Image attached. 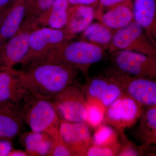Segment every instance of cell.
<instances>
[{
  "label": "cell",
  "instance_id": "obj_2",
  "mask_svg": "<svg viewBox=\"0 0 156 156\" xmlns=\"http://www.w3.org/2000/svg\"><path fill=\"white\" fill-rule=\"evenodd\" d=\"M104 57L103 50L97 44L84 41H68L50 51L41 60L31 65L42 63L64 65L87 75L90 66L101 61Z\"/></svg>",
  "mask_w": 156,
  "mask_h": 156
},
{
  "label": "cell",
  "instance_id": "obj_10",
  "mask_svg": "<svg viewBox=\"0 0 156 156\" xmlns=\"http://www.w3.org/2000/svg\"><path fill=\"white\" fill-rule=\"evenodd\" d=\"M111 76L119 82L124 92L142 107H156V79L132 76L119 70Z\"/></svg>",
  "mask_w": 156,
  "mask_h": 156
},
{
  "label": "cell",
  "instance_id": "obj_29",
  "mask_svg": "<svg viewBox=\"0 0 156 156\" xmlns=\"http://www.w3.org/2000/svg\"><path fill=\"white\" fill-rule=\"evenodd\" d=\"M121 143V147L117 156H138L143 155L141 147H137L132 143L125 142Z\"/></svg>",
  "mask_w": 156,
  "mask_h": 156
},
{
  "label": "cell",
  "instance_id": "obj_37",
  "mask_svg": "<svg viewBox=\"0 0 156 156\" xmlns=\"http://www.w3.org/2000/svg\"><path fill=\"white\" fill-rule=\"evenodd\" d=\"M2 66H1V63H0V71L2 70Z\"/></svg>",
  "mask_w": 156,
  "mask_h": 156
},
{
  "label": "cell",
  "instance_id": "obj_27",
  "mask_svg": "<svg viewBox=\"0 0 156 156\" xmlns=\"http://www.w3.org/2000/svg\"><path fill=\"white\" fill-rule=\"evenodd\" d=\"M136 136L143 146L156 145V129L139 126Z\"/></svg>",
  "mask_w": 156,
  "mask_h": 156
},
{
  "label": "cell",
  "instance_id": "obj_33",
  "mask_svg": "<svg viewBox=\"0 0 156 156\" xmlns=\"http://www.w3.org/2000/svg\"><path fill=\"white\" fill-rule=\"evenodd\" d=\"M14 0H0V12H6Z\"/></svg>",
  "mask_w": 156,
  "mask_h": 156
},
{
  "label": "cell",
  "instance_id": "obj_13",
  "mask_svg": "<svg viewBox=\"0 0 156 156\" xmlns=\"http://www.w3.org/2000/svg\"><path fill=\"white\" fill-rule=\"evenodd\" d=\"M20 105L13 103L0 104V138L9 139L22 131L24 125Z\"/></svg>",
  "mask_w": 156,
  "mask_h": 156
},
{
  "label": "cell",
  "instance_id": "obj_26",
  "mask_svg": "<svg viewBox=\"0 0 156 156\" xmlns=\"http://www.w3.org/2000/svg\"><path fill=\"white\" fill-rule=\"evenodd\" d=\"M121 143L112 145L101 146L91 144L87 148L84 156H115L121 147Z\"/></svg>",
  "mask_w": 156,
  "mask_h": 156
},
{
  "label": "cell",
  "instance_id": "obj_32",
  "mask_svg": "<svg viewBox=\"0 0 156 156\" xmlns=\"http://www.w3.org/2000/svg\"><path fill=\"white\" fill-rule=\"evenodd\" d=\"M69 2L71 5H86L94 7L99 4L100 0H69Z\"/></svg>",
  "mask_w": 156,
  "mask_h": 156
},
{
  "label": "cell",
  "instance_id": "obj_36",
  "mask_svg": "<svg viewBox=\"0 0 156 156\" xmlns=\"http://www.w3.org/2000/svg\"><path fill=\"white\" fill-rule=\"evenodd\" d=\"M5 43L6 42H4V41L0 38V52H1V50L2 49L3 47H4V45H5Z\"/></svg>",
  "mask_w": 156,
  "mask_h": 156
},
{
  "label": "cell",
  "instance_id": "obj_8",
  "mask_svg": "<svg viewBox=\"0 0 156 156\" xmlns=\"http://www.w3.org/2000/svg\"><path fill=\"white\" fill-rule=\"evenodd\" d=\"M112 60L118 70L123 73L156 80V56L122 50L113 53Z\"/></svg>",
  "mask_w": 156,
  "mask_h": 156
},
{
  "label": "cell",
  "instance_id": "obj_24",
  "mask_svg": "<svg viewBox=\"0 0 156 156\" xmlns=\"http://www.w3.org/2000/svg\"><path fill=\"white\" fill-rule=\"evenodd\" d=\"M55 0H26V12L24 20L37 23L50 9Z\"/></svg>",
  "mask_w": 156,
  "mask_h": 156
},
{
  "label": "cell",
  "instance_id": "obj_4",
  "mask_svg": "<svg viewBox=\"0 0 156 156\" xmlns=\"http://www.w3.org/2000/svg\"><path fill=\"white\" fill-rule=\"evenodd\" d=\"M73 37L64 28L56 29L39 27L33 31L29 40V49L21 64L22 68L36 63L50 51Z\"/></svg>",
  "mask_w": 156,
  "mask_h": 156
},
{
  "label": "cell",
  "instance_id": "obj_25",
  "mask_svg": "<svg viewBox=\"0 0 156 156\" xmlns=\"http://www.w3.org/2000/svg\"><path fill=\"white\" fill-rule=\"evenodd\" d=\"M50 137L52 140V146L48 156H76L62 138L60 131Z\"/></svg>",
  "mask_w": 156,
  "mask_h": 156
},
{
  "label": "cell",
  "instance_id": "obj_18",
  "mask_svg": "<svg viewBox=\"0 0 156 156\" xmlns=\"http://www.w3.org/2000/svg\"><path fill=\"white\" fill-rule=\"evenodd\" d=\"M69 5V0H55L48 11L37 21L38 27L56 29L64 28L67 22Z\"/></svg>",
  "mask_w": 156,
  "mask_h": 156
},
{
  "label": "cell",
  "instance_id": "obj_34",
  "mask_svg": "<svg viewBox=\"0 0 156 156\" xmlns=\"http://www.w3.org/2000/svg\"><path fill=\"white\" fill-rule=\"evenodd\" d=\"M27 154L25 151L21 150H13L10 152L8 156H27Z\"/></svg>",
  "mask_w": 156,
  "mask_h": 156
},
{
  "label": "cell",
  "instance_id": "obj_11",
  "mask_svg": "<svg viewBox=\"0 0 156 156\" xmlns=\"http://www.w3.org/2000/svg\"><path fill=\"white\" fill-rule=\"evenodd\" d=\"M79 87L87 99L98 101L106 108L124 93L119 82L112 76L89 78L85 83Z\"/></svg>",
  "mask_w": 156,
  "mask_h": 156
},
{
  "label": "cell",
  "instance_id": "obj_5",
  "mask_svg": "<svg viewBox=\"0 0 156 156\" xmlns=\"http://www.w3.org/2000/svg\"><path fill=\"white\" fill-rule=\"evenodd\" d=\"M108 46L111 53L128 50L156 56V47L142 27L134 20L127 26L118 30L113 35Z\"/></svg>",
  "mask_w": 156,
  "mask_h": 156
},
{
  "label": "cell",
  "instance_id": "obj_30",
  "mask_svg": "<svg viewBox=\"0 0 156 156\" xmlns=\"http://www.w3.org/2000/svg\"><path fill=\"white\" fill-rule=\"evenodd\" d=\"M99 5L101 7L109 8V9L115 6L122 5H127L133 8L131 0H100Z\"/></svg>",
  "mask_w": 156,
  "mask_h": 156
},
{
  "label": "cell",
  "instance_id": "obj_3",
  "mask_svg": "<svg viewBox=\"0 0 156 156\" xmlns=\"http://www.w3.org/2000/svg\"><path fill=\"white\" fill-rule=\"evenodd\" d=\"M20 106L24 123L32 131L50 136L60 131V117L52 101L36 98L28 92Z\"/></svg>",
  "mask_w": 156,
  "mask_h": 156
},
{
  "label": "cell",
  "instance_id": "obj_28",
  "mask_svg": "<svg viewBox=\"0 0 156 156\" xmlns=\"http://www.w3.org/2000/svg\"><path fill=\"white\" fill-rule=\"evenodd\" d=\"M140 126L156 129V107L147 108L139 118Z\"/></svg>",
  "mask_w": 156,
  "mask_h": 156
},
{
  "label": "cell",
  "instance_id": "obj_15",
  "mask_svg": "<svg viewBox=\"0 0 156 156\" xmlns=\"http://www.w3.org/2000/svg\"><path fill=\"white\" fill-rule=\"evenodd\" d=\"M28 93L20 87L13 68L0 71V104L10 102L20 105Z\"/></svg>",
  "mask_w": 156,
  "mask_h": 156
},
{
  "label": "cell",
  "instance_id": "obj_21",
  "mask_svg": "<svg viewBox=\"0 0 156 156\" xmlns=\"http://www.w3.org/2000/svg\"><path fill=\"white\" fill-rule=\"evenodd\" d=\"M83 32L84 41L95 44H109L113 37L107 27L100 23L91 24Z\"/></svg>",
  "mask_w": 156,
  "mask_h": 156
},
{
  "label": "cell",
  "instance_id": "obj_1",
  "mask_svg": "<svg viewBox=\"0 0 156 156\" xmlns=\"http://www.w3.org/2000/svg\"><path fill=\"white\" fill-rule=\"evenodd\" d=\"M14 71L23 89L34 97L51 101L62 90L73 85L79 71L52 63H39Z\"/></svg>",
  "mask_w": 156,
  "mask_h": 156
},
{
  "label": "cell",
  "instance_id": "obj_23",
  "mask_svg": "<svg viewBox=\"0 0 156 156\" xmlns=\"http://www.w3.org/2000/svg\"><path fill=\"white\" fill-rule=\"evenodd\" d=\"M106 108L98 101L92 98L87 99L86 122L89 127L95 128L104 123Z\"/></svg>",
  "mask_w": 156,
  "mask_h": 156
},
{
  "label": "cell",
  "instance_id": "obj_20",
  "mask_svg": "<svg viewBox=\"0 0 156 156\" xmlns=\"http://www.w3.org/2000/svg\"><path fill=\"white\" fill-rule=\"evenodd\" d=\"M131 6L122 5L109 9L101 17L103 24L108 28L120 29L127 26L134 20Z\"/></svg>",
  "mask_w": 156,
  "mask_h": 156
},
{
  "label": "cell",
  "instance_id": "obj_31",
  "mask_svg": "<svg viewBox=\"0 0 156 156\" xmlns=\"http://www.w3.org/2000/svg\"><path fill=\"white\" fill-rule=\"evenodd\" d=\"M7 140H1L0 138V156H8L12 150L11 143Z\"/></svg>",
  "mask_w": 156,
  "mask_h": 156
},
{
  "label": "cell",
  "instance_id": "obj_9",
  "mask_svg": "<svg viewBox=\"0 0 156 156\" xmlns=\"http://www.w3.org/2000/svg\"><path fill=\"white\" fill-rule=\"evenodd\" d=\"M38 28L36 23L24 20L19 30L5 43L0 52L2 70L21 64L28 52L31 34Z\"/></svg>",
  "mask_w": 156,
  "mask_h": 156
},
{
  "label": "cell",
  "instance_id": "obj_17",
  "mask_svg": "<svg viewBox=\"0 0 156 156\" xmlns=\"http://www.w3.org/2000/svg\"><path fill=\"white\" fill-rule=\"evenodd\" d=\"M94 7L86 5H74L69 7L65 28L73 37L84 31L92 23L95 17Z\"/></svg>",
  "mask_w": 156,
  "mask_h": 156
},
{
  "label": "cell",
  "instance_id": "obj_7",
  "mask_svg": "<svg viewBox=\"0 0 156 156\" xmlns=\"http://www.w3.org/2000/svg\"><path fill=\"white\" fill-rule=\"evenodd\" d=\"M142 107L124 92L114 102L106 108L104 122L122 132L132 127L139 119L142 112Z\"/></svg>",
  "mask_w": 156,
  "mask_h": 156
},
{
  "label": "cell",
  "instance_id": "obj_14",
  "mask_svg": "<svg viewBox=\"0 0 156 156\" xmlns=\"http://www.w3.org/2000/svg\"><path fill=\"white\" fill-rule=\"evenodd\" d=\"M133 13L134 20L156 47V0H135Z\"/></svg>",
  "mask_w": 156,
  "mask_h": 156
},
{
  "label": "cell",
  "instance_id": "obj_16",
  "mask_svg": "<svg viewBox=\"0 0 156 156\" xmlns=\"http://www.w3.org/2000/svg\"><path fill=\"white\" fill-rule=\"evenodd\" d=\"M26 0H14L6 11L0 27V38L6 42L19 30L24 22Z\"/></svg>",
  "mask_w": 156,
  "mask_h": 156
},
{
  "label": "cell",
  "instance_id": "obj_6",
  "mask_svg": "<svg viewBox=\"0 0 156 156\" xmlns=\"http://www.w3.org/2000/svg\"><path fill=\"white\" fill-rule=\"evenodd\" d=\"M52 102L61 119L71 122H86L87 99L80 87H67Z\"/></svg>",
  "mask_w": 156,
  "mask_h": 156
},
{
  "label": "cell",
  "instance_id": "obj_12",
  "mask_svg": "<svg viewBox=\"0 0 156 156\" xmlns=\"http://www.w3.org/2000/svg\"><path fill=\"white\" fill-rule=\"evenodd\" d=\"M90 128L86 122H71L60 118L62 136L76 156H85L87 148L92 144Z\"/></svg>",
  "mask_w": 156,
  "mask_h": 156
},
{
  "label": "cell",
  "instance_id": "obj_19",
  "mask_svg": "<svg viewBox=\"0 0 156 156\" xmlns=\"http://www.w3.org/2000/svg\"><path fill=\"white\" fill-rule=\"evenodd\" d=\"M20 140L29 156H48L52 146L51 137L44 133L29 131L23 134Z\"/></svg>",
  "mask_w": 156,
  "mask_h": 156
},
{
  "label": "cell",
  "instance_id": "obj_35",
  "mask_svg": "<svg viewBox=\"0 0 156 156\" xmlns=\"http://www.w3.org/2000/svg\"><path fill=\"white\" fill-rule=\"evenodd\" d=\"M6 12H0V27H1V25H2V23L3 19H4Z\"/></svg>",
  "mask_w": 156,
  "mask_h": 156
},
{
  "label": "cell",
  "instance_id": "obj_22",
  "mask_svg": "<svg viewBox=\"0 0 156 156\" xmlns=\"http://www.w3.org/2000/svg\"><path fill=\"white\" fill-rule=\"evenodd\" d=\"M92 136V144L95 145H112L119 142L118 131L107 124H102L95 128Z\"/></svg>",
  "mask_w": 156,
  "mask_h": 156
}]
</instances>
